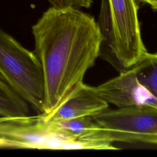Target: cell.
I'll list each match as a JSON object with an SVG mask.
<instances>
[{
	"mask_svg": "<svg viewBox=\"0 0 157 157\" xmlns=\"http://www.w3.org/2000/svg\"><path fill=\"white\" fill-rule=\"evenodd\" d=\"M136 2H143L145 4H147L150 6L151 9L153 12H156L157 9V0H136Z\"/></svg>",
	"mask_w": 157,
	"mask_h": 157,
	"instance_id": "8fae6325",
	"label": "cell"
},
{
	"mask_svg": "<svg viewBox=\"0 0 157 157\" xmlns=\"http://www.w3.org/2000/svg\"><path fill=\"white\" fill-rule=\"evenodd\" d=\"M0 149H18L17 144L10 140L0 138Z\"/></svg>",
	"mask_w": 157,
	"mask_h": 157,
	"instance_id": "30bf717a",
	"label": "cell"
},
{
	"mask_svg": "<svg viewBox=\"0 0 157 157\" xmlns=\"http://www.w3.org/2000/svg\"><path fill=\"white\" fill-rule=\"evenodd\" d=\"M139 82L157 96V55L148 52L134 65Z\"/></svg>",
	"mask_w": 157,
	"mask_h": 157,
	"instance_id": "ba28073f",
	"label": "cell"
},
{
	"mask_svg": "<svg viewBox=\"0 0 157 157\" xmlns=\"http://www.w3.org/2000/svg\"><path fill=\"white\" fill-rule=\"evenodd\" d=\"M109 107V104L84 83L75 89L49 116L44 118L58 121L82 117H92Z\"/></svg>",
	"mask_w": 157,
	"mask_h": 157,
	"instance_id": "8992f818",
	"label": "cell"
},
{
	"mask_svg": "<svg viewBox=\"0 0 157 157\" xmlns=\"http://www.w3.org/2000/svg\"><path fill=\"white\" fill-rule=\"evenodd\" d=\"M136 0H101L98 24L102 35L99 57L118 73L138 63L147 53Z\"/></svg>",
	"mask_w": 157,
	"mask_h": 157,
	"instance_id": "7a4b0ae2",
	"label": "cell"
},
{
	"mask_svg": "<svg viewBox=\"0 0 157 157\" xmlns=\"http://www.w3.org/2000/svg\"><path fill=\"white\" fill-rule=\"evenodd\" d=\"M110 141L128 144H157V106L140 105L110 109L91 117Z\"/></svg>",
	"mask_w": 157,
	"mask_h": 157,
	"instance_id": "277c9868",
	"label": "cell"
},
{
	"mask_svg": "<svg viewBox=\"0 0 157 157\" xmlns=\"http://www.w3.org/2000/svg\"><path fill=\"white\" fill-rule=\"evenodd\" d=\"M29 115V105L20 97L0 74V116Z\"/></svg>",
	"mask_w": 157,
	"mask_h": 157,
	"instance_id": "52a82bcc",
	"label": "cell"
},
{
	"mask_svg": "<svg viewBox=\"0 0 157 157\" xmlns=\"http://www.w3.org/2000/svg\"><path fill=\"white\" fill-rule=\"evenodd\" d=\"M96 93L108 104L118 108L140 105L157 106V96L153 94L137 79L134 66L97 86Z\"/></svg>",
	"mask_w": 157,
	"mask_h": 157,
	"instance_id": "5b68a950",
	"label": "cell"
},
{
	"mask_svg": "<svg viewBox=\"0 0 157 157\" xmlns=\"http://www.w3.org/2000/svg\"><path fill=\"white\" fill-rule=\"evenodd\" d=\"M51 7L56 9H66L74 7L88 9L91 7L92 0H48Z\"/></svg>",
	"mask_w": 157,
	"mask_h": 157,
	"instance_id": "9c48e42d",
	"label": "cell"
},
{
	"mask_svg": "<svg viewBox=\"0 0 157 157\" xmlns=\"http://www.w3.org/2000/svg\"><path fill=\"white\" fill-rule=\"evenodd\" d=\"M34 53L42 69L44 118L79 85L99 57L102 35L98 22L79 9L50 7L32 26Z\"/></svg>",
	"mask_w": 157,
	"mask_h": 157,
	"instance_id": "6da1fadb",
	"label": "cell"
},
{
	"mask_svg": "<svg viewBox=\"0 0 157 157\" xmlns=\"http://www.w3.org/2000/svg\"><path fill=\"white\" fill-rule=\"evenodd\" d=\"M0 74L38 114L43 112L44 81L41 64L34 52L1 28Z\"/></svg>",
	"mask_w": 157,
	"mask_h": 157,
	"instance_id": "3957f363",
	"label": "cell"
}]
</instances>
